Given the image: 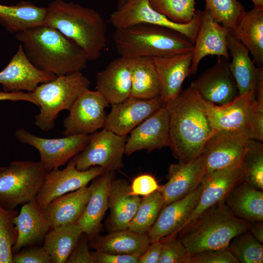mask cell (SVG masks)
Listing matches in <instances>:
<instances>
[{
  "label": "cell",
  "mask_w": 263,
  "mask_h": 263,
  "mask_svg": "<svg viewBox=\"0 0 263 263\" xmlns=\"http://www.w3.org/2000/svg\"><path fill=\"white\" fill-rule=\"evenodd\" d=\"M92 253L94 263H139V257L135 256L108 254L97 250Z\"/></svg>",
  "instance_id": "46"
},
{
  "label": "cell",
  "mask_w": 263,
  "mask_h": 263,
  "mask_svg": "<svg viewBox=\"0 0 263 263\" xmlns=\"http://www.w3.org/2000/svg\"><path fill=\"white\" fill-rule=\"evenodd\" d=\"M3 100L25 101L31 102L38 107V101L33 92L8 93L0 91V101Z\"/></svg>",
  "instance_id": "49"
},
{
  "label": "cell",
  "mask_w": 263,
  "mask_h": 263,
  "mask_svg": "<svg viewBox=\"0 0 263 263\" xmlns=\"http://www.w3.org/2000/svg\"><path fill=\"white\" fill-rule=\"evenodd\" d=\"M14 224L18 238L12 248L13 253L41 242L51 229L44 209L38 206L35 199L22 205L14 219Z\"/></svg>",
  "instance_id": "25"
},
{
  "label": "cell",
  "mask_w": 263,
  "mask_h": 263,
  "mask_svg": "<svg viewBox=\"0 0 263 263\" xmlns=\"http://www.w3.org/2000/svg\"><path fill=\"white\" fill-rule=\"evenodd\" d=\"M183 263H239L228 248L188 254Z\"/></svg>",
  "instance_id": "43"
},
{
  "label": "cell",
  "mask_w": 263,
  "mask_h": 263,
  "mask_svg": "<svg viewBox=\"0 0 263 263\" xmlns=\"http://www.w3.org/2000/svg\"><path fill=\"white\" fill-rule=\"evenodd\" d=\"M155 178L149 174H142L133 180L131 186L132 193L137 196H145L159 189Z\"/></svg>",
  "instance_id": "45"
},
{
  "label": "cell",
  "mask_w": 263,
  "mask_h": 263,
  "mask_svg": "<svg viewBox=\"0 0 263 263\" xmlns=\"http://www.w3.org/2000/svg\"><path fill=\"white\" fill-rule=\"evenodd\" d=\"M160 241L150 243L144 253L139 258V263H158L161 255Z\"/></svg>",
  "instance_id": "48"
},
{
  "label": "cell",
  "mask_w": 263,
  "mask_h": 263,
  "mask_svg": "<svg viewBox=\"0 0 263 263\" xmlns=\"http://www.w3.org/2000/svg\"><path fill=\"white\" fill-rule=\"evenodd\" d=\"M16 38L35 66L56 76L81 72L89 61L75 42L44 24L17 33Z\"/></svg>",
  "instance_id": "2"
},
{
  "label": "cell",
  "mask_w": 263,
  "mask_h": 263,
  "mask_svg": "<svg viewBox=\"0 0 263 263\" xmlns=\"http://www.w3.org/2000/svg\"><path fill=\"white\" fill-rule=\"evenodd\" d=\"M95 88L111 105L130 97L132 58L119 56L97 72Z\"/></svg>",
  "instance_id": "22"
},
{
  "label": "cell",
  "mask_w": 263,
  "mask_h": 263,
  "mask_svg": "<svg viewBox=\"0 0 263 263\" xmlns=\"http://www.w3.org/2000/svg\"><path fill=\"white\" fill-rule=\"evenodd\" d=\"M256 7H263V0H251Z\"/></svg>",
  "instance_id": "51"
},
{
  "label": "cell",
  "mask_w": 263,
  "mask_h": 263,
  "mask_svg": "<svg viewBox=\"0 0 263 263\" xmlns=\"http://www.w3.org/2000/svg\"><path fill=\"white\" fill-rule=\"evenodd\" d=\"M113 41L119 56L128 58L169 56L192 51L194 47L180 33L147 23L115 29Z\"/></svg>",
  "instance_id": "5"
},
{
  "label": "cell",
  "mask_w": 263,
  "mask_h": 263,
  "mask_svg": "<svg viewBox=\"0 0 263 263\" xmlns=\"http://www.w3.org/2000/svg\"><path fill=\"white\" fill-rule=\"evenodd\" d=\"M13 263H52L43 246L31 247L13 254Z\"/></svg>",
  "instance_id": "44"
},
{
  "label": "cell",
  "mask_w": 263,
  "mask_h": 263,
  "mask_svg": "<svg viewBox=\"0 0 263 263\" xmlns=\"http://www.w3.org/2000/svg\"><path fill=\"white\" fill-rule=\"evenodd\" d=\"M90 194V187L87 186L56 198L43 208L51 229L76 223Z\"/></svg>",
  "instance_id": "28"
},
{
  "label": "cell",
  "mask_w": 263,
  "mask_h": 263,
  "mask_svg": "<svg viewBox=\"0 0 263 263\" xmlns=\"http://www.w3.org/2000/svg\"><path fill=\"white\" fill-rule=\"evenodd\" d=\"M164 206L159 190L144 196L128 229L139 233L148 234Z\"/></svg>",
  "instance_id": "36"
},
{
  "label": "cell",
  "mask_w": 263,
  "mask_h": 263,
  "mask_svg": "<svg viewBox=\"0 0 263 263\" xmlns=\"http://www.w3.org/2000/svg\"><path fill=\"white\" fill-rule=\"evenodd\" d=\"M18 213L0 205V263H13L12 248L18 238L14 219Z\"/></svg>",
  "instance_id": "40"
},
{
  "label": "cell",
  "mask_w": 263,
  "mask_h": 263,
  "mask_svg": "<svg viewBox=\"0 0 263 263\" xmlns=\"http://www.w3.org/2000/svg\"><path fill=\"white\" fill-rule=\"evenodd\" d=\"M250 225L235 216L223 202L206 209L178 233L190 254L228 248L235 237L249 230Z\"/></svg>",
  "instance_id": "4"
},
{
  "label": "cell",
  "mask_w": 263,
  "mask_h": 263,
  "mask_svg": "<svg viewBox=\"0 0 263 263\" xmlns=\"http://www.w3.org/2000/svg\"><path fill=\"white\" fill-rule=\"evenodd\" d=\"M132 58V88L130 97L147 99L160 96L159 77L150 57Z\"/></svg>",
  "instance_id": "35"
},
{
  "label": "cell",
  "mask_w": 263,
  "mask_h": 263,
  "mask_svg": "<svg viewBox=\"0 0 263 263\" xmlns=\"http://www.w3.org/2000/svg\"><path fill=\"white\" fill-rule=\"evenodd\" d=\"M15 136L21 143L31 145L38 151L39 161L49 172L64 165L80 152L88 144L91 134L45 138L19 129L16 132Z\"/></svg>",
  "instance_id": "10"
},
{
  "label": "cell",
  "mask_w": 263,
  "mask_h": 263,
  "mask_svg": "<svg viewBox=\"0 0 263 263\" xmlns=\"http://www.w3.org/2000/svg\"><path fill=\"white\" fill-rule=\"evenodd\" d=\"M212 104L191 86L165 104L169 118V147L179 162H188L202 154L214 132L207 114Z\"/></svg>",
  "instance_id": "1"
},
{
  "label": "cell",
  "mask_w": 263,
  "mask_h": 263,
  "mask_svg": "<svg viewBox=\"0 0 263 263\" xmlns=\"http://www.w3.org/2000/svg\"><path fill=\"white\" fill-rule=\"evenodd\" d=\"M202 11L197 10L188 23H177L151 7L149 0H128L111 15L109 22L115 29L147 23L175 30L188 38L193 44L199 30Z\"/></svg>",
  "instance_id": "8"
},
{
  "label": "cell",
  "mask_w": 263,
  "mask_h": 263,
  "mask_svg": "<svg viewBox=\"0 0 263 263\" xmlns=\"http://www.w3.org/2000/svg\"><path fill=\"white\" fill-rule=\"evenodd\" d=\"M128 0H118L117 9L123 6Z\"/></svg>",
  "instance_id": "52"
},
{
  "label": "cell",
  "mask_w": 263,
  "mask_h": 263,
  "mask_svg": "<svg viewBox=\"0 0 263 263\" xmlns=\"http://www.w3.org/2000/svg\"><path fill=\"white\" fill-rule=\"evenodd\" d=\"M177 234H171L160 240L162 249L158 263H183L188 254Z\"/></svg>",
  "instance_id": "42"
},
{
  "label": "cell",
  "mask_w": 263,
  "mask_h": 263,
  "mask_svg": "<svg viewBox=\"0 0 263 263\" xmlns=\"http://www.w3.org/2000/svg\"><path fill=\"white\" fill-rule=\"evenodd\" d=\"M227 41L229 54L232 57L228 65L236 82L239 95L254 92L258 67L251 60L247 48L231 32L227 36Z\"/></svg>",
  "instance_id": "30"
},
{
  "label": "cell",
  "mask_w": 263,
  "mask_h": 263,
  "mask_svg": "<svg viewBox=\"0 0 263 263\" xmlns=\"http://www.w3.org/2000/svg\"><path fill=\"white\" fill-rule=\"evenodd\" d=\"M90 84L81 72H77L57 76L38 85L33 92L39 108L35 124L45 132L53 129L59 113L69 110L78 97L89 89Z\"/></svg>",
  "instance_id": "6"
},
{
  "label": "cell",
  "mask_w": 263,
  "mask_h": 263,
  "mask_svg": "<svg viewBox=\"0 0 263 263\" xmlns=\"http://www.w3.org/2000/svg\"><path fill=\"white\" fill-rule=\"evenodd\" d=\"M83 233L77 223L51 228L44 238L42 246L52 263H66Z\"/></svg>",
  "instance_id": "34"
},
{
  "label": "cell",
  "mask_w": 263,
  "mask_h": 263,
  "mask_svg": "<svg viewBox=\"0 0 263 263\" xmlns=\"http://www.w3.org/2000/svg\"><path fill=\"white\" fill-rule=\"evenodd\" d=\"M254 92L239 95L229 102L212 104L208 109V118L214 132H239L253 139L255 116Z\"/></svg>",
  "instance_id": "13"
},
{
  "label": "cell",
  "mask_w": 263,
  "mask_h": 263,
  "mask_svg": "<svg viewBox=\"0 0 263 263\" xmlns=\"http://www.w3.org/2000/svg\"><path fill=\"white\" fill-rule=\"evenodd\" d=\"M114 172L105 171L94 179L89 186L91 194L89 200L76 222L89 238H93L99 231L102 220L109 208V189Z\"/></svg>",
  "instance_id": "26"
},
{
  "label": "cell",
  "mask_w": 263,
  "mask_h": 263,
  "mask_svg": "<svg viewBox=\"0 0 263 263\" xmlns=\"http://www.w3.org/2000/svg\"><path fill=\"white\" fill-rule=\"evenodd\" d=\"M218 57L216 63L193 81L190 86L206 101L222 105L232 101L239 94L228 60Z\"/></svg>",
  "instance_id": "15"
},
{
  "label": "cell",
  "mask_w": 263,
  "mask_h": 263,
  "mask_svg": "<svg viewBox=\"0 0 263 263\" xmlns=\"http://www.w3.org/2000/svg\"><path fill=\"white\" fill-rule=\"evenodd\" d=\"M205 173L202 154L188 162L170 164L167 176L168 181L158 189L165 206L185 197L196 189Z\"/></svg>",
  "instance_id": "19"
},
{
  "label": "cell",
  "mask_w": 263,
  "mask_h": 263,
  "mask_svg": "<svg viewBox=\"0 0 263 263\" xmlns=\"http://www.w3.org/2000/svg\"><path fill=\"white\" fill-rule=\"evenodd\" d=\"M243 179L241 166L205 173L201 183L202 190L198 203L183 227L211 206L225 202L231 189Z\"/></svg>",
  "instance_id": "21"
},
{
  "label": "cell",
  "mask_w": 263,
  "mask_h": 263,
  "mask_svg": "<svg viewBox=\"0 0 263 263\" xmlns=\"http://www.w3.org/2000/svg\"><path fill=\"white\" fill-rule=\"evenodd\" d=\"M259 242L263 243V222L257 221L251 223L249 230Z\"/></svg>",
  "instance_id": "50"
},
{
  "label": "cell",
  "mask_w": 263,
  "mask_h": 263,
  "mask_svg": "<svg viewBox=\"0 0 263 263\" xmlns=\"http://www.w3.org/2000/svg\"><path fill=\"white\" fill-rule=\"evenodd\" d=\"M109 104L98 91L88 89L76 99L64 119L65 136L92 134L103 128Z\"/></svg>",
  "instance_id": "12"
},
{
  "label": "cell",
  "mask_w": 263,
  "mask_h": 263,
  "mask_svg": "<svg viewBox=\"0 0 263 263\" xmlns=\"http://www.w3.org/2000/svg\"><path fill=\"white\" fill-rule=\"evenodd\" d=\"M47 8L44 24L75 42L88 61L100 58L107 45V26L98 11L63 0H54Z\"/></svg>",
  "instance_id": "3"
},
{
  "label": "cell",
  "mask_w": 263,
  "mask_h": 263,
  "mask_svg": "<svg viewBox=\"0 0 263 263\" xmlns=\"http://www.w3.org/2000/svg\"><path fill=\"white\" fill-rule=\"evenodd\" d=\"M225 203L236 217L252 223L263 221V192L243 179L226 196Z\"/></svg>",
  "instance_id": "29"
},
{
  "label": "cell",
  "mask_w": 263,
  "mask_h": 263,
  "mask_svg": "<svg viewBox=\"0 0 263 263\" xmlns=\"http://www.w3.org/2000/svg\"><path fill=\"white\" fill-rule=\"evenodd\" d=\"M164 104L160 96L147 99L129 97L123 102L112 105L103 128L126 136Z\"/></svg>",
  "instance_id": "17"
},
{
  "label": "cell",
  "mask_w": 263,
  "mask_h": 263,
  "mask_svg": "<svg viewBox=\"0 0 263 263\" xmlns=\"http://www.w3.org/2000/svg\"><path fill=\"white\" fill-rule=\"evenodd\" d=\"M169 114L164 104L130 132L125 154L130 155L142 150L151 151L169 147Z\"/></svg>",
  "instance_id": "18"
},
{
  "label": "cell",
  "mask_w": 263,
  "mask_h": 263,
  "mask_svg": "<svg viewBox=\"0 0 263 263\" xmlns=\"http://www.w3.org/2000/svg\"><path fill=\"white\" fill-rule=\"evenodd\" d=\"M228 29L217 22L207 9L202 11L201 22L192 50L190 75H195L201 60L211 55L224 57L228 60L227 49Z\"/></svg>",
  "instance_id": "20"
},
{
  "label": "cell",
  "mask_w": 263,
  "mask_h": 263,
  "mask_svg": "<svg viewBox=\"0 0 263 263\" xmlns=\"http://www.w3.org/2000/svg\"><path fill=\"white\" fill-rule=\"evenodd\" d=\"M66 263H94L93 256L89 251L86 239L80 238Z\"/></svg>",
  "instance_id": "47"
},
{
  "label": "cell",
  "mask_w": 263,
  "mask_h": 263,
  "mask_svg": "<svg viewBox=\"0 0 263 263\" xmlns=\"http://www.w3.org/2000/svg\"><path fill=\"white\" fill-rule=\"evenodd\" d=\"M241 167L243 180L253 187L263 190V144L248 139Z\"/></svg>",
  "instance_id": "37"
},
{
  "label": "cell",
  "mask_w": 263,
  "mask_h": 263,
  "mask_svg": "<svg viewBox=\"0 0 263 263\" xmlns=\"http://www.w3.org/2000/svg\"><path fill=\"white\" fill-rule=\"evenodd\" d=\"M141 199L133 194L131 186L123 179H113L109 193L110 215L108 227L111 231L127 229L139 206Z\"/></svg>",
  "instance_id": "27"
},
{
  "label": "cell",
  "mask_w": 263,
  "mask_h": 263,
  "mask_svg": "<svg viewBox=\"0 0 263 263\" xmlns=\"http://www.w3.org/2000/svg\"><path fill=\"white\" fill-rule=\"evenodd\" d=\"M248 139L239 132H214L205 143L202 153L205 173L240 166Z\"/></svg>",
  "instance_id": "11"
},
{
  "label": "cell",
  "mask_w": 263,
  "mask_h": 263,
  "mask_svg": "<svg viewBox=\"0 0 263 263\" xmlns=\"http://www.w3.org/2000/svg\"><path fill=\"white\" fill-rule=\"evenodd\" d=\"M253 56L258 67L263 65V7L245 11L233 34Z\"/></svg>",
  "instance_id": "33"
},
{
  "label": "cell",
  "mask_w": 263,
  "mask_h": 263,
  "mask_svg": "<svg viewBox=\"0 0 263 263\" xmlns=\"http://www.w3.org/2000/svg\"><path fill=\"white\" fill-rule=\"evenodd\" d=\"M206 7L217 22L234 34L245 12L237 0H205Z\"/></svg>",
  "instance_id": "38"
},
{
  "label": "cell",
  "mask_w": 263,
  "mask_h": 263,
  "mask_svg": "<svg viewBox=\"0 0 263 263\" xmlns=\"http://www.w3.org/2000/svg\"><path fill=\"white\" fill-rule=\"evenodd\" d=\"M126 140V136L103 128L92 134L85 148L72 159L79 170L99 166L106 171L115 172L123 167Z\"/></svg>",
  "instance_id": "9"
},
{
  "label": "cell",
  "mask_w": 263,
  "mask_h": 263,
  "mask_svg": "<svg viewBox=\"0 0 263 263\" xmlns=\"http://www.w3.org/2000/svg\"><path fill=\"white\" fill-rule=\"evenodd\" d=\"M152 8L172 21L189 23L195 13V0H149Z\"/></svg>",
  "instance_id": "41"
},
{
  "label": "cell",
  "mask_w": 263,
  "mask_h": 263,
  "mask_svg": "<svg viewBox=\"0 0 263 263\" xmlns=\"http://www.w3.org/2000/svg\"><path fill=\"white\" fill-rule=\"evenodd\" d=\"M57 76L35 66L24 53L20 44L7 65L0 72V84L8 93L33 92L40 84Z\"/></svg>",
  "instance_id": "16"
},
{
  "label": "cell",
  "mask_w": 263,
  "mask_h": 263,
  "mask_svg": "<svg viewBox=\"0 0 263 263\" xmlns=\"http://www.w3.org/2000/svg\"><path fill=\"white\" fill-rule=\"evenodd\" d=\"M105 171L104 169L99 166L79 170L71 159L64 169H55L47 173L36 197V202L39 207L44 208L56 198L87 186L89 182Z\"/></svg>",
  "instance_id": "14"
},
{
  "label": "cell",
  "mask_w": 263,
  "mask_h": 263,
  "mask_svg": "<svg viewBox=\"0 0 263 263\" xmlns=\"http://www.w3.org/2000/svg\"><path fill=\"white\" fill-rule=\"evenodd\" d=\"M192 52L151 57L160 81V96L164 104L176 97L182 91L183 82L190 75Z\"/></svg>",
  "instance_id": "24"
},
{
  "label": "cell",
  "mask_w": 263,
  "mask_h": 263,
  "mask_svg": "<svg viewBox=\"0 0 263 263\" xmlns=\"http://www.w3.org/2000/svg\"><path fill=\"white\" fill-rule=\"evenodd\" d=\"M201 190V184L185 197L164 206L147 234L150 243L178 233L196 207Z\"/></svg>",
  "instance_id": "23"
},
{
  "label": "cell",
  "mask_w": 263,
  "mask_h": 263,
  "mask_svg": "<svg viewBox=\"0 0 263 263\" xmlns=\"http://www.w3.org/2000/svg\"><path fill=\"white\" fill-rule=\"evenodd\" d=\"M228 249L241 263H262L263 243L248 230L235 237Z\"/></svg>",
  "instance_id": "39"
},
{
  "label": "cell",
  "mask_w": 263,
  "mask_h": 263,
  "mask_svg": "<svg viewBox=\"0 0 263 263\" xmlns=\"http://www.w3.org/2000/svg\"><path fill=\"white\" fill-rule=\"evenodd\" d=\"M47 12V7L30 1H21L12 5L0 4V24L11 33H18L43 24Z\"/></svg>",
  "instance_id": "32"
},
{
  "label": "cell",
  "mask_w": 263,
  "mask_h": 263,
  "mask_svg": "<svg viewBox=\"0 0 263 263\" xmlns=\"http://www.w3.org/2000/svg\"><path fill=\"white\" fill-rule=\"evenodd\" d=\"M150 242L147 234H142L128 229L111 231L96 239L91 247L108 254L132 255L139 258Z\"/></svg>",
  "instance_id": "31"
},
{
  "label": "cell",
  "mask_w": 263,
  "mask_h": 263,
  "mask_svg": "<svg viewBox=\"0 0 263 263\" xmlns=\"http://www.w3.org/2000/svg\"><path fill=\"white\" fill-rule=\"evenodd\" d=\"M48 172L40 161H14L0 167V205L14 209L35 199Z\"/></svg>",
  "instance_id": "7"
}]
</instances>
